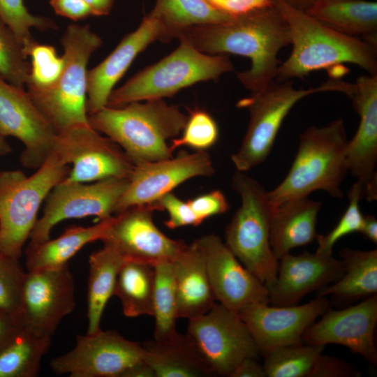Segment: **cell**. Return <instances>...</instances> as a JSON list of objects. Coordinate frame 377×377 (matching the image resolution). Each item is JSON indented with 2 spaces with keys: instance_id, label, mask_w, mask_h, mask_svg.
Wrapping results in <instances>:
<instances>
[{
  "instance_id": "1",
  "label": "cell",
  "mask_w": 377,
  "mask_h": 377,
  "mask_svg": "<svg viewBox=\"0 0 377 377\" xmlns=\"http://www.w3.org/2000/svg\"><path fill=\"white\" fill-rule=\"evenodd\" d=\"M174 38L205 54H233L249 58L251 68L238 73L237 78L251 94L275 80L281 64L277 54L290 44L288 26L274 3L226 22L179 30Z\"/></svg>"
},
{
  "instance_id": "2",
  "label": "cell",
  "mask_w": 377,
  "mask_h": 377,
  "mask_svg": "<svg viewBox=\"0 0 377 377\" xmlns=\"http://www.w3.org/2000/svg\"><path fill=\"white\" fill-rule=\"evenodd\" d=\"M273 3L286 22L292 52L278 68L276 81L302 78L322 69L346 73L343 64L350 63L377 75V46L339 33L322 24L306 12L295 8L283 0Z\"/></svg>"
},
{
  "instance_id": "3",
  "label": "cell",
  "mask_w": 377,
  "mask_h": 377,
  "mask_svg": "<svg viewBox=\"0 0 377 377\" xmlns=\"http://www.w3.org/2000/svg\"><path fill=\"white\" fill-rule=\"evenodd\" d=\"M187 118L163 99L105 106L88 115L89 125L117 144L134 165L172 157L168 141L180 135Z\"/></svg>"
},
{
  "instance_id": "4",
  "label": "cell",
  "mask_w": 377,
  "mask_h": 377,
  "mask_svg": "<svg viewBox=\"0 0 377 377\" xmlns=\"http://www.w3.org/2000/svg\"><path fill=\"white\" fill-rule=\"evenodd\" d=\"M348 143L342 119L305 130L288 175L275 188L267 191L272 204L277 207L288 200L308 197L317 190L342 198L341 184L348 172Z\"/></svg>"
},
{
  "instance_id": "5",
  "label": "cell",
  "mask_w": 377,
  "mask_h": 377,
  "mask_svg": "<svg viewBox=\"0 0 377 377\" xmlns=\"http://www.w3.org/2000/svg\"><path fill=\"white\" fill-rule=\"evenodd\" d=\"M61 43L64 66L58 80L46 88L27 87L30 97L57 133L89 124L87 65L102 40L89 25L72 24L67 27Z\"/></svg>"
},
{
  "instance_id": "6",
  "label": "cell",
  "mask_w": 377,
  "mask_h": 377,
  "mask_svg": "<svg viewBox=\"0 0 377 377\" xmlns=\"http://www.w3.org/2000/svg\"><path fill=\"white\" fill-rule=\"evenodd\" d=\"M232 189L241 198V205L225 230V243L241 263L267 288L273 286L279 260L270 244V229L276 207L267 191L245 172L232 178Z\"/></svg>"
},
{
  "instance_id": "7",
  "label": "cell",
  "mask_w": 377,
  "mask_h": 377,
  "mask_svg": "<svg viewBox=\"0 0 377 377\" xmlns=\"http://www.w3.org/2000/svg\"><path fill=\"white\" fill-rule=\"evenodd\" d=\"M353 89V83L334 78L306 89H295L290 80H274L239 101L237 106L248 110L249 122L239 149L231 156L237 170L246 172L265 161L286 117L304 97L325 91H339L349 96Z\"/></svg>"
},
{
  "instance_id": "8",
  "label": "cell",
  "mask_w": 377,
  "mask_h": 377,
  "mask_svg": "<svg viewBox=\"0 0 377 377\" xmlns=\"http://www.w3.org/2000/svg\"><path fill=\"white\" fill-rule=\"evenodd\" d=\"M69 171V165L52 152L30 176L20 170L0 172L1 251L20 259L42 202Z\"/></svg>"
},
{
  "instance_id": "9",
  "label": "cell",
  "mask_w": 377,
  "mask_h": 377,
  "mask_svg": "<svg viewBox=\"0 0 377 377\" xmlns=\"http://www.w3.org/2000/svg\"><path fill=\"white\" fill-rule=\"evenodd\" d=\"M233 70L228 54L202 53L185 43L154 64L142 70L114 89L107 106L119 108L132 102L171 97L200 82L217 80Z\"/></svg>"
},
{
  "instance_id": "10",
  "label": "cell",
  "mask_w": 377,
  "mask_h": 377,
  "mask_svg": "<svg viewBox=\"0 0 377 377\" xmlns=\"http://www.w3.org/2000/svg\"><path fill=\"white\" fill-rule=\"evenodd\" d=\"M128 184V177L89 183L64 179L47 196L43 216L38 219L29 242L36 244L50 239L51 230L64 220L92 216L99 220L112 217Z\"/></svg>"
},
{
  "instance_id": "11",
  "label": "cell",
  "mask_w": 377,
  "mask_h": 377,
  "mask_svg": "<svg viewBox=\"0 0 377 377\" xmlns=\"http://www.w3.org/2000/svg\"><path fill=\"white\" fill-rule=\"evenodd\" d=\"M188 320L186 334L216 376H230L244 359H259L258 346L237 311L216 302L206 313Z\"/></svg>"
},
{
  "instance_id": "12",
  "label": "cell",
  "mask_w": 377,
  "mask_h": 377,
  "mask_svg": "<svg viewBox=\"0 0 377 377\" xmlns=\"http://www.w3.org/2000/svg\"><path fill=\"white\" fill-rule=\"evenodd\" d=\"M52 152L72 166L64 179L68 182L128 178L135 167L117 144L89 124L57 133Z\"/></svg>"
},
{
  "instance_id": "13",
  "label": "cell",
  "mask_w": 377,
  "mask_h": 377,
  "mask_svg": "<svg viewBox=\"0 0 377 377\" xmlns=\"http://www.w3.org/2000/svg\"><path fill=\"white\" fill-rule=\"evenodd\" d=\"M144 360L142 344L115 330L77 335L74 348L52 359V370L71 377H126Z\"/></svg>"
},
{
  "instance_id": "14",
  "label": "cell",
  "mask_w": 377,
  "mask_h": 377,
  "mask_svg": "<svg viewBox=\"0 0 377 377\" xmlns=\"http://www.w3.org/2000/svg\"><path fill=\"white\" fill-rule=\"evenodd\" d=\"M156 203L136 205L114 215L103 245L115 250L125 259L138 260L153 266L173 260L186 246L183 241L171 239L154 224Z\"/></svg>"
},
{
  "instance_id": "15",
  "label": "cell",
  "mask_w": 377,
  "mask_h": 377,
  "mask_svg": "<svg viewBox=\"0 0 377 377\" xmlns=\"http://www.w3.org/2000/svg\"><path fill=\"white\" fill-rule=\"evenodd\" d=\"M214 172L206 151H180L175 157L136 165L116 205L114 215L133 206L154 203L184 182L210 177Z\"/></svg>"
},
{
  "instance_id": "16",
  "label": "cell",
  "mask_w": 377,
  "mask_h": 377,
  "mask_svg": "<svg viewBox=\"0 0 377 377\" xmlns=\"http://www.w3.org/2000/svg\"><path fill=\"white\" fill-rule=\"evenodd\" d=\"M0 131L23 145L22 165L36 170L52 151L57 133L24 88L0 77Z\"/></svg>"
},
{
  "instance_id": "17",
  "label": "cell",
  "mask_w": 377,
  "mask_h": 377,
  "mask_svg": "<svg viewBox=\"0 0 377 377\" xmlns=\"http://www.w3.org/2000/svg\"><path fill=\"white\" fill-rule=\"evenodd\" d=\"M195 241L203 255L217 302L236 311L251 304L269 303L265 285L241 263L219 236L209 234Z\"/></svg>"
},
{
  "instance_id": "18",
  "label": "cell",
  "mask_w": 377,
  "mask_h": 377,
  "mask_svg": "<svg viewBox=\"0 0 377 377\" xmlns=\"http://www.w3.org/2000/svg\"><path fill=\"white\" fill-rule=\"evenodd\" d=\"M268 304H253L237 311L263 356L277 347L303 343L304 331L330 308L326 297L301 305Z\"/></svg>"
},
{
  "instance_id": "19",
  "label": "cell",
  "mask_w": 377,
  "mask_h": 377,
  "mask_svg": "<svg viewBox=\"0 0 377 377\" xmlns=\"http://www.w3.org/2000/svg\"><path fill=\"white\" fill-rule=\"evenodd\" d=\"M75 306V285L68 264L54 269L26 272L22 290L23 325L52 337Z\"/></svg>"
},
{
  "instance_id": "20",
  "label": "cell",
  "mask_w": 377,
  "mask_h": 377,
  "mask_svg": "<svg viewBox=\"0 0 377 377\" xmlns=\"http://www.w3.org/2000/svg\"><path fill=\"white\" fill-rule=\"evenodd\" d=\"M377 323V295L341 309H329L320 319L304 331L302 342L325 346L336 343L348 348L371 364L377 363L375 329Z\"/></svg>"
},
{
  "instance_id": "21",
  "label": "cell",
  "mask_w": 377,
  "mask_h": 377,
  "mask_svg": "<svg viewBox=\"0 0 377 377\" xmlns=\"http://www.w3.org/2000/svg\"><path fill=\"white\" fill-rule=\"evenodd\" d=\"M348 97L360 116L357 131L348 143V172L364 186V196L371 201L377 196V75L358 77Z\"/></svg>"
},
{
  "instance_id": "22",
  "label": "cell",
  "mask_w": 377,
  "mask_h": 377,
  "mask_svg": "<svg viewBox=\"0 0 377 377\" xmlns=\"http://www.w3.org/2000/svg\"><path fill=\"white\" fill-rule=\"evenodd\" d=\"M343 273L342 260L332 253H288L279 259L276 280L269 290V303L298 304L305 295L337 281Z\"/></svg>"
},
{
  "instance_id": "23",
  "label": "cell",
  "mask_w": 377,
  "mask_h": 377,
  "mask_svg": "<svg viewBox=\"0 0 377 377\" xmlns=\"http://www.w3.org/2000/svg\"><path fill=\"white\" fill-rule=\"evenodd\" d=\"M165 29L150 13L139 27L125 36L114 50L87 72L88 115L107 106L114 87L136 57L155 40L164 42Z\"/></svg>"
},
{
  "instance_id": "24",
  "label": "cell",
  "mask_w": 377,
  "mask_h": 377,
  "mask_svg": "<svg viewBox=\"0 0 377 377\" xmlns=\"http://www.w3.org/2000/svg\"><path fill=\"white\" fill-rule=\"evenodd\" d=\"M144 360L156 377H210L216 374L188 334L177 331L142 344Z\"/></svg>"
},
{
  "instance_id": "25",
  "label": "cell",
  "mask_w": 377,
  "mask_h": 377,
  "mask_svg": "<svg viewBox=\"0 0 377 377\" xmlns=\"http://www.w3.org/2000/svg\"><path fill=\"white\" fill-rule=\"evenodd\" d=\"M177 316L191 319L208 311L215 299L203 255L194 241L172 260Z\"/></svg>"
},
{
  "instance_id": "26",
  "label": "cell",
  "mask_w": 377,
  "mask_h": 377,
  "mask_svg": "<svg viewBox=\"0 0 377 377\" xmlns=\"http://www.w3.org/2000/svg\"><path fill=\"white\" fill-rule=\"evenodd\" d=\"M320 207V202L303 197L288 200L276 208L271 223L270 244L278 260L291 249L316 239Z\"/></svg>"
},
{
  "instance_id": "27",
  "label": "cell",
  "mask_w": 377,
  "mask_h": 377,
  "mask_svg": "<svg viewBox=\"0 0 377 377\" xmlns=\"http://www.w3.org/2000/svg\"><path fill=\"white\" fill-rule=\"evenodd\" d=\"M114 216L95 225L73 226L59 237L40 243L29 242L26 248L27 272L54 269L68 265L69 260L87 244L105 237Z\"/></svg>"
},
{
  "instance_id": "28",
  "label": "cell",
  "mask_w": 377,
  "mask_h": 377,
  "mask_svg": "<svg viewBox=\"0 0 377 377\" xmlns=\"http://www.w3.org/2000/svg\"><path fill=\"white\" fill-rule=\"evenodd\" d=\"M309 15L339 33L377 45V3L368 0H318Z\"/></svg>"
},
{
  "instance_id": "29",
  "label": "cell",
  "mask_w": 377,
  "mask_h": 377,
  "mask_svg": "<svg viewBox=\"0 0 377 377\" xmlns=\"http://www.w3.org/2000/svg\"><path fill=\"white\" fill-rule=\"evenodd\" d=\"M344 273L333 284L317 291V297L332 295L339 301L350 302L377 293V250L348 248L340 251Z\"/></svg>"
},
{
  "instance_id": "30",
  "label": "cell",
  "mask_w": 377,
  "mask_h": 377,
  "mask_svg": "<svg viewBox=\"0 0 377 377\" xmlns=\"http://www.w3.org/2000/svg\"><path fill=\"white\" fill-rule=\"evenodd\" d=\"M126 259L110 246L103 247L89 258L87 334L101 330V320L106 304L113 296L118 272Z\"/></svg>"
},
{
  "instance_id": "31",
  "label": "cell",
  "mask_w": 377,
  "mask_h": 377,
  "mask_svg": "<svg viewBox=\"0 0 377 377\" xmlns=\"http://www.w3.org/2000/svg\"><path fill=\"white\" fill-rule=\"evenodd\" d=\"M52 336L22 325L0 350V377H36Z\"/></svg>"
},
{
  "instance_id": "32",
  "label": "cell",
  "mask_w": 377,
  "mask_h": 377,
  "mask_svg": "<svg viewBox=\"0 0 377 377\" xmlns=\"http://www.w3.org/2000/svg\"><path fill=\"white\" fill-rule=\"evenodd\" d=\"M154 283L152 265L124 260L117 274L113 295L119 298L125 316H153Z\"/></svg>"
},
{
  "instance_id": "33",
  "label": "cell",
  "mask_w": 377,
  "mask_h": 377,
  "mask_svg": "<svg viewBox=\"0 0 377 377\" xmlns=\"http://www.w3.org/2000/svg\"><path fill=\"white\" fill-rule=\"evenodd\" d=\"M150 13L165 29L164 42L179 30L202 24L226 22L232 17L211 6L205 0H156Z\"/></svg>"
},
{
  "instance_id": "34",
  "label": "cell",
  "mask_w": 377,
  "mask_h": 377,
  "mask_svg": "<svg viewBox=\"0 0 377 377\" xmlns=\"http://www.w3.org/2000/svg\"><path fill=\"white\" fill-rule=\"evenodd\" d=\"M154 267V338L163 339L177 331L175 325L178 316L174 267L172 260L159 262Z\"/></svg>"
},
{
  "instance_id": "35",
  "label": "cell",
  "mask_w": 377,
  "mask_h": 377,
  "mask_svg": "<svg viewBox=\"0 0 377 377\" xmlns=\"http://www.w3.org/2000/svg\"><path fill=\"white\" fill-rule=\"evenodd\" d=\"M323 346L303 343L277 347L264 357L267 377H308Z\"/></svg>"
},
{
  "instance_id": "36",
  "label": "cell",
  "mask_w": 377,
  "mask_h": 377,
  "mask_svg": "<svg viewBox=\"0 0 377 377\" xmlns=\"http://www.w3.org/2000/svg\"><path fill=\"white\" fill-rule=\"evenodd\" d=\"M23 47L13 32L0 20V77L8 83L24 88L30 73Z\"/></svg>"
},
{
  "instance_id": "37",
  "label": "cell",
  "mask_w": 377,
  "mask_h": 377,
  "mask_svg": "<svg viewBox=\"0 0 377 377\" xmlns=\"http://www.w3.org/2000/svg\"><path fill=\"white\" fill-rule=\"evenodd\" d=\"M0 20L13 32L23 48L35 40L32 29L47 31L57 28L50 18L29 13L24 0H0Z\"/></svg>"
},
{
  "instance_id": "38",
  "label": "cell",
  "mask_w": 377,
  "mask_h": 377,
  "mask_svg": "<svg viewBox=\"0 0 377 377\" xmlns=\"http://www.w3.org/2000/svg\"><path fill=\"white\" fill-rule=\"evenodd\" d=\"M27 58H31L30 73L26 87L46 88L59 78L64 68V59L54 47L40 44L36 40L23 48Z\"/></svg>"
},
{
  "instance_id": "39",
  "label": "cell",
  "mask_w": 377,
  "mask_h": 377,
  "mask_svg": "<svg viewBox=\"0 0 377 377\" xmlns=\"http://www.w3.org/2000/svg\"><path fill=\"white\" fill-rule=\"evenodd\" d=\"M25 274L19 259L0 251V312L20 323Z\"/></svg>"
},
{
  "instance_id": "40",
  "label": "cell",
  "mask_w": 377,
  "mask_h": 377,
  "mask_svg": "<svg viewBox=\"0 0 377 377\" xmlns=\"http://www.w3.org/2000/svg\"><path fill=\"white\" fill-rule=\"evenodd\" d=\"M182 135L172 140L170 147L176 149L188 147L195 151H206L214 146L219 139L218 125L207 111L194 109L190 111Z\"/></svg>"
},
{
  "instance_id": "41",
  "label": "cell",
  "mask_w": 377,
  "mask_h": 377,
  "mask_svg": "<svg viewBox=\"0 0 377 377\" xmlns=\"http://www.w3.org/2000/svg\"><path fill=\"white\" fill-rule=\"evenodd\" d=\"M364 196V186L355 182L348 193V205L337 224L327 235H318L316 252L332 253L334 245L342 237L353 232H360L364 215L360 208V201Z\"/></svg>"
},
{
  "instance_id": "42",
  "label": "cell",
  "mask_w": 377,
  "mask_h": 377,
  "mask_svg": "<svg viewBox=\"0 0 377 377\" xmlns=\"http://www.w3.org/2000/svg\"><path fill=\"white\" fill-rule=\"evenodd\" d=\"M156 203L159 211L165 210L168 212V219L164 223L170 229L200 225L188 202L183 201L172 192L166 193Z\"/></svg>"
},
{
  "instance_id": "43",
  "label": "cell",
  "mask_w": 377,
  "mask_h": 377,
  "mask_svg": "<svg viewBox=\"0 0 377 377\" xmlns=\"http://www.w3.org/2000/svg\"><path fill=\"white\" fill-rule=\"evenodd\" d=\"M187 202L200 224L209 217L227 212L230 208L224 193L219 189L189 199Z\"/></svg>"
},
{
  "instance_id": "44",
  "label": "cell",
  "mask_w": 377,
  "mask_h": 377,
  "mask_svg": "<svg viewBox=\"0 0 377 377\" xmlns=\"http://www.w3.org/2000/svg\"><path fill=\"white\" fill-rule=\"evenodd\" d=\"M362 374L351 364L320 353L308 377H360Z\"/></svg>"
},
{
  "instance_id": "45",
  "label": "cell",
  "mask_w": 377,
  "mask_h": 377,
  "mask_svg": "<svg viewBox=\"0 0 377 377\" xmlns=\"http://www.w3.org/2000/svg\"><path fill=\"white\" fill-rule=\"evenodd\" d=\"M214 9L236 17L273 5V0H205Z\"/></svg>"
},
{
  "instance_id": "46",
  "label": "cell",
  "mask_w": 377,
  "mask_h": 377,
  "mask_svg": "<svg viewBox=\"0 0 377 377\" xmlns=\"http://www.w3.org/2000/svg\"><path fill=\"white\" fill-rule=\"evenodd\" d=\"M50 4L56 14L73 21L91 16L89 8L82 0H50Z\"/></svg>"
},
{
  "instance_id": "47",
  "label": "cell",
  "mask_w": 377,
  "mask_h": 377,
  "mask_svg": "<svg viewBox=\"0 0 377 377\" xmlns=\"http://www.w3.org/2000/svg\"><path fill=\"white\" fill-rule=\"evenodd\" d=\"M258 359L247 357L242 360L229 377H266L263 364Z\"/></svg>"
},
{
  "instance_id": "48",
  "label": "cell",
  "mask_w": 377,
  "mask_h": 377,
  "mask_svg": "<svg viewBox=\"0 0 377 377\" xmlns=\"http://www.w3.org/2000/svg\"><path fill=\"white\" fill-rule=\"evenodd\" d=\"M22 325L20 321L0 312V350Z\"/></svg>"
},
{
  "instance_id": "49",
  "label": "cell",
  "mask_w": 377,
  "mask_h": 377,
  "mask_svg": "<svg viewBox=\"0 0 377 377\" xmlns=\"http://www.w3.org/2000/svg\"><path fill=\"white\" fill-rule=\"evenodd\" d=\"M89 8L91 15L104 16L110 14L114 0H82Z\"/></svg>"
},
{
  "instance_id": "50",
  "label": "cell",
  "mask_w": 377,
  "mask_h": 377,
  "mask_svg": "<svg viewBox=\"0 0 377 377\" xmlns=\"http://www.w3.org/2000/svg\"><path fill=\"white\" fill-rule=\"evenodd\" d=\"M368 240L377 242V221L372 215L364 216L363 223L360 232Z\"/></svg>"
},
{
  "instance_id": "51",
  "label": "cell",
  "mask_w": 377,
  "mask_h": 377,
  "mask_svg": "<svg viewBox=\"0 0 377 377\" xmlns=\"http://www.w3.org/2000/svg\"><path fill=\"white\" fill-rule=\"evenodd\" d=\"M126 377H156V375L151 367L142 360L129 370Z\"/></svg>"
},
{
  "instance_id": "52",
  "label": "cell",
  "mask_w": 377,
  "mask_h": 377,
  "mask_svg": "<svg viewBox=\"0 0 377 377\" xmlns=\"http://www.w3.org/2000/svg\"><path fill=\"white\" fill-rule=\"evenodd\" d=\"M290 6L306 11L318 0H283Z\"/></svg>"
},
{
  "instance_id": "53",
  "label": "cell",
  "mask_w": 377,
  "mask_h": 377,
  "mask_svg": "<svg viewBox=\"0 0 377 377\" xmlns=\"http://www.w3.org/2000/svg\"><path fill=\"white\" fill-rule=\"evenodd\" d=\"M12 148L6 140V137L0 131V156H6L10 154Z\"/></svg>"
}]
</instances>
